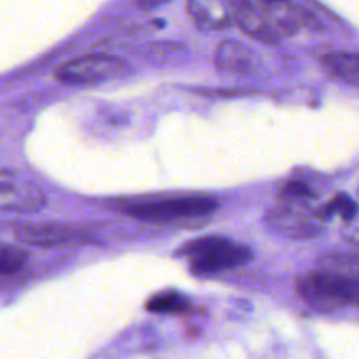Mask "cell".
<instances>
[{
  "label": "cell",
  "instance_id": "6da1fadb",
  "mask_svg": "<svg viewBox=\"0 0 359 359\" xmlns=\"http://www.w3.org/2000/svg\"><path fill=\"white\" fill-rule=\"evenodd\" d=\"M294 287L298 297L318 311L354 307L359 290L356 259L347 256L321 259L318 270L297 277Z\"/></svg>",
  "mask_w": 359,
  "mask_h": 359
},
{
  "label": "cell",
  "instance_id": "7a4b0ae2",
  "mask_svg": "<svg viewBox=\"0 0 359 359\" xmlns=\"http://www.w3.org/2000/svg\"><path fill=\"white\" fill-rule=\"evenodd\" d=\"M196 273H217L237 269L252 259V251L244 244L223 237H203L188 242L181 251Z\"/></svg>",
  "mask_w": 359,
  "mask_h": 359
},
{
  "label": "cell",
  "instance_id": "3957f363",
  "mask_svg": "<svg viewBox=\"0 0 359 359\" xmlns=\"http://www.w3.org/2000/svg\"><path fill=\"white\" fill-rule=\"evenodd\" d=\"M123 212L142 221H181L207 217L217 209L216 200L205 196H179V198L137 200L125 203Z\"/></svg>",
  "mask_w": 359,
  "mask_h": 359
},
{
  "label": "cell",
  "instance_id": "277c9868",
  "mask_svg": "<svg viewBox=\"0 0 359 359\" xmlns=\"http://www.w3.org/2000/svg\"><path fill=\"white\" fill-rule=\"evenodd\" d=\"M126 72H128V63L119 56L90 55L60 65L55 77L63 84L91 86V84H100L121 77Z\"/></svg>",
  "mask_w": 359,
  "mask_h": 359
},
{
  "label": "cell",
  "instance_id": "5b68a950",
  "mask_svg": "<svg viewBox=\"0 0 359 359\" xmlns=\"http://www.w3.org/2000/svg\"><path fill=\"white\" fill-rule=\"evenodd\" d=\"M46 196L25 175L0 170V210L32 214L44 207Z\"/></svg>",
  "mask_w": 359,
  "mask_h": 359
},
{
  "label": "cell",
  "instance_id": "8992f818",
  "mask_svg": "<svg viewBox=\"0 0 359 359\" xmlns=\"http://www.w3.org/2000/svg\"><path fill=\"white\" fill-rule=\"evenodd\" d=\"M286 205L280 209H273L269 214V223L279 231H284L293 237H314L319 235L321 226H319L318 214L309 212L304 202H293L286 200Z\"/></svg>",
  "mask_w": 359,
  "mask_h": 359
},
{
  "label": "cell",
  "instance_id": "52a82bcc",
  "mask_svg": "<svg viewBox=\"0 0 359 359\" xmlns=\"http://www.w3.org/2000/svg\"><path fill=\"white\" fill-rule=\"evenodd\" d=\"M226 4L230 7L231 20L238 25L242 32L265 44L279 42V32L273 28L269 16L259 11V7H256L251 0H226Z\"/></svg>",
  "mask_w": 359,
  "mask_h": 359
},
{
  "label": "cell",
  "instance_id": "ba28073f",
  "mask_svg": "<svg viewBox=\"0 0 359 359\" xmlns=\"http://www.w3.org/2000/svg\"><path fill=\"white\" fill-rule=\"evenodd\" d=\"M188 14L202 32H219L231 27L226 0H188Z\"/></svg>",
  "mask_w": 359,
  "mask_h": 359
},
{
  "label": "cell",
  "instance_id": "9c48e42d",
  "mask_svg": "<svg viewBox=\"0 0 359 359\" xmlns=\"http://www.w3.org/2000/svg\"><path fill=\"white\" fill-rule=\"evenodd\" d=\"M216 65L223 72L248 76L258 69L256 56L251 49L237 41H223L216 49Z\"/></svg>",
  "mask_w": 359,
  "mask_h": 359
},
{
  "label": "cell",
  "instance_id": "30bf717a",
  "mask_svg": "<svg viewBox=\"0 0 359 359\" xmlns=\"http://www.w3.org/2000/svg\"><path fill=\"white\" fill-rule=\"evenodd\" d=\"M76 231L67 224L46 223V224H28L18 230V238L27 245H37V248H53L62 245L72 241Z\"/></svg>",
  "mask_w": 359,
  "mask_h": 359
},
{
  "label": "cell",
  "instance_id": "8fae6325",
  "mask_svg": "<svg viewBox=\"0 0 359 359\" xmlns=\"http://www.w3.org/2000/svg\"><path fill=\"white\" fill-rule=\"evenodd\" d=\"M321 65L330 76L356 86L359 79V56L356 53H328L321 58Z\"/></svg>",
  "mask_w": 359,
  "mask_h": 359
},
{
  "label": "cell",
  "instance_id": "7c38bea8",
  "mask_svg": "<svg viewBox=\"0 0 359 359\" xmlns=\"http://www.w3.org/2000/svg\"><path fill=\"white\" fill-rule=\"evenodd\" d=\"M146 309L154 314H181V312L188 311L189 302L184 294L175 293V291H165V293H158L149 298Z\"/></svg>",
  "mask_w": 359,
  "mask_h": 359
},
{
  "label": "cell",
  "instance_id": "4fadbf2b",
  "mask_svg": "<svg viewBox=\"0 0 359 359\" xmlns=\"http://www.w3.org/2000/svg\"><path fill=\"white\" fill-rule=\"evenodd\" d=\"M27 251L16 245H0V276H14L27 263Z\"/></svg>",
  "mask_w": 359,
  "mask_h": 359
},
{
  "label": "cell",
  "instance_id": "5bb4252c",
  "mask_svg": "<svg viewBox=\"0 0 359 359\" xmlns=\"http://www.w3.org/2000/svg\"><path fill=\"white\" fill-rule=\"evenodd\" d=\"M356 202H354L349 195L335 196L325 209V216H335V214H339V216L346 221H353L354 217H356Z\"/></svg>",
  "mask_w": 359,
  "mask_h": 359
},
{
  "label": "cell",
  "instance_id": "9a60e30c",
  "mask_svg": "<svg viewBox=\"0 0 359 359\" xmlns=\"http://www.w3.org/2000/svg\"><path fill=\"white\" fill-rule=\"evenodd\" d=\"M280 196L284 200H293V202H307V200L316 198L318 195L307 184H304V182L291 181L280 189Z\"/></svg>",
  "mask_w": 359,
  "mask_h": 359
},
{
  "label": "cell",
  "instance_id": "2e32d148",
  "mask_svg": "<svg viewBox=\"0 0 359 359\" xmlns=\"http://www.w3.org/2000/svg\"><path fill=\"white\" fill-rule=\"evenodd\" d=\"M170 2V0H137V6L144 11H151V9H156V7L163 6V4Z\"/></svg>",
  "mask_w": 359,
  "mask_h": 359
},
{
  "label": "cell",
  "instance_id": "e0dca14e",
  "mask_svg": "<svg viewBox=\"0 0 359 359\" xmlns=\"http://www.w3.org/2000/svg\"><path fill=\"white\" fill-rule=\"evenodd\" d=\"M265 4H280V2H290V0H263Z\"/></svg>",
  "mask_w": 359,
  "mask_h": 359
}]
</instances>
